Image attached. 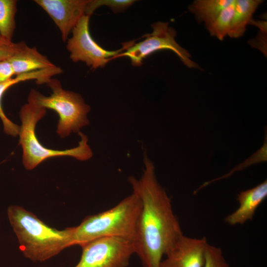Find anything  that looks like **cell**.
<instances>
[{
	"label": "cell",
	"instance_id": "7402d4cb",
	"mask_svg": "<svg viewBox=\"0 0 267 267\" xmlns=\"http://www.w3.org/2000/svg\"><path fill=\"white\" fill-rule=\"evenodd\" d=\"M14 76V70L7 59L0 61V84L9 80Z\"/></svg>",
	"mask_w": 267,
	"mask_h": 267
},
{
	"label": "cell",
	"instance_id": "30bf717a",
	"mask_svg": "<svg viewBox=\"0 0 267 267\" xmlns=\"http://www.w3.org/2000/svg\"><path fill=\"white\" fill-rule=\"evenodd\" d=\"M207 244L205 237L195 238L182 234L166 254L160 267H203Z\"/></svg>",
	"mask_w": 267,
	"mask_h": 267
},
{
	"label": "cell",
	"instance_id": "8992f818",
	"mask_svg": "<svg viewBox=\"0 0 267 267\" xmlns=\"http://www.w3.org/2000/svg\"><path fill=\"white\" fill-rule=\"evenodd\" d=\"M80 246L81 257L74 267H127L135 252L134 240L118 236L96 238Z\"/></svg>",
	"mask_w": 267,
	"mask_h": 267
},
{
	"label": "cell",
	"instance_id": "603a6c76",
	"mask_svg": "<svg viewBox=\"0 0 267 267\" xmlns=\"http://www.w3.org/2000/svg\"><path fill=\"white\" fill-rule=\"evenodd\" d=\"M10 42H8L6 41L4 39H3L0 35V43H10Z\"/></svg>",
	"mask_w": 267,
	"mask_h": 267
},
{
	"label": "cell",
	"instance_id": "3957f363",
	"mask_svg": "<svg viewBox=\"0 0 267 267\" xmlns=\"http://www.w3.org/2000/svg\"><path fill=\"white\" fill-rule=\"evenodd\" d=\"M140 209L139 197L133 192L112 208L86 217L79 225L75 226L74 245L81 246L106 236L122 237L134 240Z\"/></svg>",
	"mask_w": 267,
	"mask_h": 267
},
{
	"label": "cell",
	"instance_id": "e0dca14e",
	"mask_svg": "<svg viewBox=\"0 0 267 267\" xmlns=\"http://www.w3.org/2000/svg\"><path fill=\"white\" fill-rule=\"evenodd\" d=\"M236 0L223 9L218 17L206 27L211 34L220 40L228 35L234 11Z\"/></svg>",
	"mask_w": 267,
	"mask_h": 267
},
{
	"label": "cell",
	"instance_id": "52a82bcc",
	"mask_svg": "<svg viewBox=\"0 0 267 267\" xmlns=\"http://www.w3.org/2000/svg\"><path fill=\"white\" fill-rule=\"evenodd\" d=\"M153 31L145 35V39L133 44L125 52L116 57L127 56L134 66H139L142 60L153 52L162 49L174 51L184 64L189 68H197L198 65L190 59V54L176 41V31L169 26L168 22H157L152 25Z\"/></svg>",
	"mask_w": 267,
	"mask_h": 267
},
{
	"label": "cell",
	"instance_id": "6da1fadb",
	"mask_svg": "<svg viewBox=\"0 0 267 267\" xmlns=\"http://www.w3.org/2000/svg\"><path fill=\"white\" fill-rule=\"evenodd\" d=\"M139 179L129 178L141 201L134 242L143 267H160L162 258L183 234L170 198L158 182L155 167L146 155Z\"/></svg>",
	"mask_w": 267,
	"mask_h": 267
},
{
	"label": "cell",
	"instance_id": "d6986e66",
	"mask_svg": "<svg viewBox=\"0 0 267 267\" xmlns=\"http://www.w3.org/2000/svg\"><path fill=\"white\" fill-rule=\"evenodd\" d=\"M203 267H229V266L224 258L222 249L208 243L205 249Z\"/></svg>",
	"mask_w": 267,
	"mask_h": 267
},
{
	"label": "cell",
	"instance_id": "5b68a950",
	"mask_svg": "<svg viewBox=\"0 0 267 267\" xmlns=\"http://www.w3.org/2000/svg\"><path fill=\"white\" fill-rule=\"evenodd\" d=\"M47 85L52 90L49 96L32 89L28 101L57 113L59 119L56 132L60 137H67L72 133H78L82 128L89 125L87 115L90 108L79 94L63 89L56 79L51 78Z\"/></svg>",
	"mask_w": 267,
	"mask_h": 267
},
{
	"label": "cell",
	"instance_id": "44dd1931",
	"mask_svg": "<svg viewBox=\"0 0 267 267\" xmlns=\"http://www.w3.org/2000/svg\"><path fill=\"white\" fill-rule=\"evenodd\" d=\"M26 44L24 42L0 43V61L9 58Z\"/></svg>",
	"mask_w": 267,
	"mask_h": 267
},
{
	"label": "cell",
	"instance_id": "2e32d148",
	"mask_svg": "<svg viewBox=\"0 0 267 267\" xmlns=\"http://www.w3.org/2000/svg\"><path fill=\"white\" fill-rule=\"evenodd\" d=\"M17 2L16 0H0V35L8 42H12L16 27Z\"/></svg>",
	"mask_w": 267,
	"mask_h": 267
},
{
	"label": "cell",
	"instance_id": "9c48e42d",
	"mask_svg": "<svg viewBox=\"0 0 267 267\" xmlns=\"http://www.w3.org/2000/svg\"><path fill=\"white\" fill-rule=\"evenodd\" d=\"M89 0H35L58 28L63 42L84 15H88Z\"/></svg>",
	"mask_w": 267,
	"mask_h": 267
},
{
	"label": "cell",
	"instance_id": "8fae6325",
	"mask_svg": "<svg viewBox=\"0 0 267 267\" xmlns=\"http://www.w3.org/2000/svg\"><path fill=\"white\" fill-rule=\"evenodd\" d=\"M267 196V181L240 192L237 196L238 208L226 216L224 221L231 225L243 224L253 219L255 212Z\"/></svg>",
	"mask_w": 267,
	"mask_h": 267
},
{
	"label": "cell",
	"instance_id": "9a60e30c",
	"mask_svg": "<svg viewBox=\"0 0 267 267\" xmlns=\"http://www.w3.org/2000/svg\"><path fill=\"white\" fill-rule=\"evenodd\" d=\"M233 0H197L189 6V10L195 14L207 26L212 22L221 11Z\"/></svg>",
	"mask_w": 267,
	"mask_h": 267
},
{
	"label": "cell",
	"instance_id": "7c38bea8",
	"mask_svg": "<svg viewBox=\"0 0 267 267\" xmlns=\"http://www.w3.org/2000/svg\"><path fill=\"white\" fill-rule=\"evenodd\" d=\"M54 75V70L49 68L18 75L9 80L0 84V119L3 124L4 132L6 134L15 137L19 134L20 130V126L10 120L3 110L1 100L6 91L12 86L26 81L35 80L38 85L47 84Z\"/></svg>",
	"mask_w": 267,
	"mask_h": 267
},
{
	"label": "cell",
	"instance_id": "277c9868",
	"mask_svg": "<svg viewBox=\"0 0 267 267\" xmlns=\"http://www.w3.org/2000/svg\"><path fill=\"white\" fill-rule=\"evenodd\" d=\"M46 114V109L28 101L23 105L19 112L21 126L19 133V145L22 148V163L27 170H32L45 160L60 156H71L80 161H86L92 156L88 144V137L78 133L80 140L75 147L63 150H54L44 146L36 134L37 124Z\"/></svg>",
	"mask_w": 267,
	"mask_h": 267
},
{
	"label": "cell",
	"instance_id": "7a4b0ae2",
	"mask_svg": "<svg viewBox=\"0 0 267 267\" xmlns=\"http://www.w3.org/2000/svg\"><path fill=\"white\" fill-rule=\"evenodd\" d=\"M9 223L24 256L33 262L45 261L74 246L75 226L58 230L18 205L7 210Z\"/></svg>",
	"mask_w": 267,
	"mask_h": 267
},
{
	"label": "cell",
	"instance_id": "4fadbf2b",
	"mask_svg": "<svg viewBox=\"0 0 267 267\" xmlns=\"http://www.w3.org/2000/svg\"><path fill=\"white\" fill-rule=\"evenodd\" d=\"M7 60L12 65L15 76L55 66L36 47H30L26 44Z\"/></svg>",
	"mask_w": 267,
	"mask_h": 267
},
{
	"label": "cell",
	"instance_id": "ffe728a7",
	"mask_svg": "<svg viewBox=\"0 0 267 267\" xmlns=\"http://www.w3.org/2000/svg\"><path fill=\"white\" fill-rule=\"evenodd\" d=\"M134 2V0H89L88 14L90 16L96 9L103 5L110 7L114 11H120L126 9Z\"/></svg>",
	"mask_w": 267,
	"mask_h": 267
},
{
	"label": "cell",
	"instance_id": "5bb4252c",
	"mask_svg": "<svg viewBox=\"0 0 267 267\" xmlns=\"http://www.w3.org/2000/svg\"><path fill=\"white\" fill-rule=\"evenodd\" d=\"M263 2L261 0H236L234 11L228 35L230 38L241 37L246 26L251 21L253 13Z\"/></svg>",
	"mask_w": 267,
	"mask_h": 267
},
{
	"label": "cell",
	"instance_id": "ac0fdd59",
	"mask_svg": "<svg viewBox=\"0 0 267 267\" xmlns=\"http://www.w3.org/2000/svg\"><path fill=\"white\" fill-rule=\"evenodd\" d=\"M266 140H265L264 144L262 148H260L257 152H256L254 155L251 156V159L249 162H248V160H246L243 164L238 165L236 168H234L231 170L229 173H227L222 177H220L219 178H215L211 180L210 181H207L203 183L201 186H200L197 190L195 191L197 192L202 188L208 185L210 183L222 179L224 178H226L227 177L230 176L231 174L235 172L236 171L243 169L244 168L252 164H255L257 163L267 161V132L266 130Z\"/></svg>",
	"mask_w": 267,
	"mask_h": 267
},
{
	"label": "cell",
	"instance_id": "ba28073f",
	"mask_svg": "<svg viewBox=\"0 0 267 267\" xmlns=\"http://www.w3.org/2000/svg\"><path fill=\"white\" fill-rule=\"evenodd\" d=\"M89 17L88 15L82 17L73 29L72 37L67 40L66 47L73 62L82 61L91 68L95 69L104 66L108 61L116 57L134 43L126 44L122 48L115 51L103 49L93 40L89 33Z\"/></svg>",
	"mask_w": 267,
	"mask_h": 267
}]
</instances>
